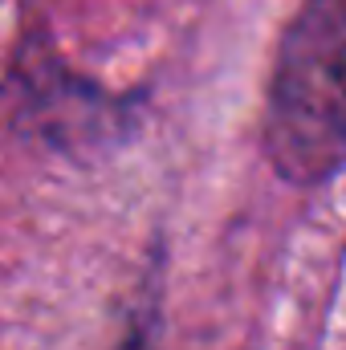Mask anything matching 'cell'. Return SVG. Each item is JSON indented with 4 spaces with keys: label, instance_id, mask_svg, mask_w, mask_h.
Wrapping results in <instances>:
<instances>
[{
    "label": "cell",
    "instance_id": "obj_1",
    "mask_svg": "<svg viewBox=\"0 0 346 350\" xmlns=\"http://www.w3.org/2000/svg\"><path fill=\"white\" fill-rule=\"evenodd\" d=\"M261 139L269 167L293 187L346 167V0H310L285 29Z\"/></svg>",
    "mask_w": 346,
    "mask_h": 350
},
{
    "label": "cell",
    "instance_id": "obj_2",
    "mask_svg": "<svg viewBox=\"0 0 346 350\" xmlns=\"http://www.w3.org/2000/svg\"><path fill=\"white\" fill-rule=\"evenodd\" d=\"M159 338H163V314H159V293H143L139 310L131 314L122 338L114 350H159Z\"/></svg>",
    "mask_w": 346,
    "mask_h": 350
}]
</instances>
